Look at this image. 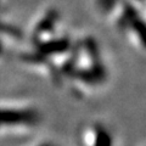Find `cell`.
Masks as SVG:
<instances>
[{
	"instance_id": "obj_2",
	"label": "cell",
	"mask_w": 146,
	"mask_h": 146,
	"mask_svg": "<svg viewBox=\"0 0 146 146\" xmlns=\"http://www.w3.org/2000/svg\"><path fill=\"white\" fill-rule=\"evenodd\" d=\"M80 138L85 145H111L113 136L108 128L100 122L86 124L80 133Z\"/></svg>"
},
{
	"instance_id": "obj_1",
	"label": "cell",
	"mask_w": 146,
	"mask_h": 146,
	"mask_svg": "<svg viewBox=\"0 0 146 146\" xmlns=\"http://www.w3.org/2000/svg\"><path fill=\"white\" fill-rule=\"evenodd\" d=\"M42 115L32 105L0 104V138L27 133L39 125Z\"/></svg>"
}]
</instances>
